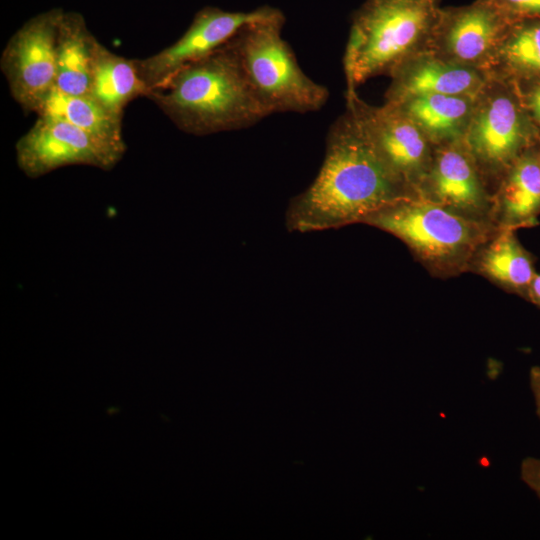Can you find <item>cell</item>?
<instances>
[{
  "label": "cell",
  "mask_w": 540,
  "mask_h": 540,
  "mask_svg": "<svg viewBox=\"0 0 540 540\" xmlns=\"http://www.w3.org/2000/svg\"><path fill=\"white\" fill-rule=\"evenodd\" d=\"M35 113L67 121L107 143L126 148L122 117L111 113L89 95H68L54 89Z\"/></svg>",
  "instance_id": "obj_20"
},
{
  "label": "cell",
  "mask_w": 540,
  "mask_h": 540,
  "mask_svg": "<svg viewBox=\"0 0 540 540\" xmlns=\"http://www.w3.org/2000/svg\"><path fill=\"white\" fill-rule=\"evenodd\" d=\"M135 59H127L95 43L90 81V96L111 113L123 117L132 100L148 95Z\"/></svg>",
  "instance_id": "obj_18"
},
{
  "label": "cell",
  "mask_w": 540,
  "mask_h": 540,
  "mask_svg": "<svg viewBox=\"0 0 540 540\" xmlns=\"http://www.w3.org/2000/svg\"><path fill=\"white\" fill-rule=\"evenodd\" d=\"M416 194L462 217L493 225V192L462 140L435 146Z\"/></svg>",
  "instance_id": "obj_11"
},
{
  "label": "cell",
  "mask_w": 540,
  "mask_h": 540,
  "mask_svg": "<svg viewBox=\"0 0 540 540\" xmlns=\"http://www.w3.org/2000/svg\"><path fill=\"white\" fill-rule=\"evenodd\" d=\"M521 101L540 132V80L513 83Z\"/></svg>",
  "instance_id": "obj_22"
},
{
  "label": "cell",
  "mask_w": 540,
  "mask_h": 540,
  "mask_svg": "<svg viewBox=\"0 0 540 540\" xmlns=\"http://www.w3.org/2000/svg\"><path fill=\"white\" fill-rule=\"evenodd\" d=\"M525 300L540 308V273L532 279Z\"/></svg>",
  "instance_id": "obj_25"
},
{
  "label": "cell",
  "mask_w": 540,
  "mask_h": 540,
  "mask_svg": "<svg viewBox=\"0 0 540 540\" xmlns=\"http://www.w3.org/2000/svg\"><path fill=\"white\" fill-rule=\"evenodd\" d=\"M146 98L178 129L196 136L244 129L270 116L230 41L179 70Z\"/></svg>",
  "instance_id": "obj_2"
},
{
  "label": "cell",
  "mask_w": 540,
  "mask_h": 540,
  "mask_svg": "<svg viewBox=\"0 0 540 540\" xmlns=\"http://www.w3.org/2000/svg\"><path fill=\"white\" fill-rule=\"evenodd\" d=\"M520 476L522 481L540 499V459L535 457L523 459L520 466Z\"/></svg>",
  "instance_id": "obj_23"
},
{
  "label": "cell",
  "mask_w": 540,
  "mask_h": 540,
  "mask_svg": "<svg viewBox=\"0 0 540 540\" xmlns=\"http://www.w3.org/2000/svg\"><path fill=\"white\" fill-rule=\"evenodd\" d=\"M513 22L486 0L443 8L428 50L447 61L485 71Z\"/></svg>",
  "instance_id": "obj_12"
},
{
  "label": "cell",
  "mask_w": 540,
  "mask_h": 540,
  "mask_svg": "<svg viewBox=\"0 0 540 540\" xmlns=\"http://www.w3.org/2000/svg\"><path fill=\"white\" fill-rule=\"evenodd\" d=\"M413 197L414 191L388 169L346 109L328 130L315 179L291 199L286 228L306 233L364 223L379 210Z\"/></svg>",
  "instance_id": "obj_1"
},
{
  "label": "cell",
  "mask_w": 540,
  "mask_h": 540,
  "mask_svg": "<svg viewBox=\"0 0 540 540\" xmlns=\"http://www.w3.org/2000/svg\"><path fill=\"white\" fill-rule=\"evenodd\" d=\"M346 102L380 159L416 194L430 168L435 146L407 116L388 104L372 106L357 94L346 97Z\"/></svg>",
  "instance_id": "obj_9"
},
{
  "label": "cell",
  "mask_w": 540,
  "mask_h": 540,
  "mask_svg": "<svg viewBox=\"0 0 540 540\" xmlns=\"http://www.w3.org/2000/svg\"><path fill=\"white\" fill-rule=\"evenodd\" d=\"M513 21L540 19V0H486Z\"/></svg>",
  "instance_id": "obj_21"
},
{
  "label": "cell",
  "mask_w": 540,
  "mask_h": 540,
  "mask_svg": "<svg viewBox=\"0 0 540 540\" xmlns=\"http://www.w3.org/2000/svg\"><path fill=\"white\" fill-rule=\"evenodd\" d=\"M530 388L534 397L536 413L540 418V366H533L529 372Z\"/></svg>",
  "instance_id": "obj_24"
},
{
  "label": "cell",
  "mask_w": 540,
  "mask_h": 540,
  "mask_svg": "<svg viewBox=\"0 0 540 540\" xmlns=\"http://www.w3.org/2000/svg\"><path fill=\"white\" fill-rule=\"evenodd\" d=\"M468 272L524 299L537 273L534 256L518 240L516 231L509 229H498L478 248Z\"/></svg>",
  "instance_id": "obj_15"
},
{
  "label": "cell",
  "mask_w": 540,
  "mask_h": 540,
  "mask_svg": "<svg viewBox=\"0 0 540 540\" xmlns=\"http://www.w3.org/2000/svg\"><path fill=\"white\" fill-rule=\"evenodd\" d=\"M476 97L421 94L385 104L407 116L434 146H440L463 140Z\"/></svg>",
  "instance_id": "obj_16"
},
{
  "label": "cell",
  "mask_w": 540,
  "mask_h": 540,
  "mask_svg": "<svg viewBox=\"0 0 540 540\" xmlns=\"http://www.w3.org/2000/svg\"><path fill=\"white\" fill-rule=\"evenodd\" d=\"M462 141L493 192L512 163L540 142V132L515 85L489 78L475 99Z\"/></svg>",
  "instance_id": "obj_6"
},
{
  "label": "cell",
  "mask_w": 540,
  "mask_h": 540,
  "mask_svg": "<svg viewBox=\"0 0 540 540\" xmlns=\"http://www.w3.org/2000/svg\"><path fill=\"white\" fill-rule=\"evenodd\" d=\"M540 142L520 155L493 191L492 223L517 231L539 224Z\"/></svg>",
  "instance_id": "obj_14"
},
{
  "label": "cell",
  "mask_w": 540,
  "mask_h": 540,
  "mask_svg": "<svg viewBox=\"0 0 540 540\" xmlns=\"http://www.w3.org/2000/svg\"><path fill=\"white\" fill-rule=\"evenodd\" d=\"M485 72L512 83L540 80V19L514 21Z\"/></svg>",
  "instance_id": "obj_19"
},
{
  "label": "cell",
  "mask_w": 540,
  "mask_h": 540,
  "mask_svg": "<svg viewBox=\"0 0 540 540\" xmlns=\"http://www.w3.org/2000/svg\"><path fill=\"white\" fill-rule=\"evenodd\" d=\"M63 12L53 8L30 18L2 52L0 67L10 93L27 112H36L55 89L57 35Z\"/></svg>",
  "instance_id": "obj_7"
},
{
  "label": "cell",
  "mask_w": 540,
  "mask_h": 540,
  "mask_svg": "<svg viewBox=\"0 0 540 540\" xmlns=\"http://www.w3.org/2000/svg\"><path fill=\"white\" fill-rule=\"evenodd\" d=\"M277 10L269 6L248 12L204 7L176 42L152 56L135 59L140 77L149 92L159 89L179 70L225 45L244 26L267 18Z\"/></svg>",
  "instance_id": "obj_10"
},
{
  "label": "cell",
  "mask_w": 540,
  "mask_h": 540,
  "mask_svg": "<svg viewBox=\"0 0 540 540\" xmlns=\"http://www.w3.org/2000/svg\"><path fill=\"white\" fill-rule=\"evenodd\" d=\"M284 22V15L277 10L244 26L230 43L252 90L270 115L316 112L327 103L329 90L299 66L282 37Z\"/></svg>",
  "instance_id": "obj_5"
},
{
  "label": "cell",
  "mask_w": 540,
  "mask_h": 540,
  "mask_svg": "<svg viewBox=\"0 0 540 540\" xmlns=\"http://www.w3.org/2000/svg\"><path fill=\"white\" fill-rule=\"evenodd\" d=\"M15 150L18 167L30 178L71 165L109 171L126 152L67 121L42 116L17 141Z\"/></svg>",
  "instance_id": "obj_8"
},
{
  "label": "cell",
  "mask_w": 540,
  "mask_h": 540,
  "mask_svg": "<svg viewBox=\"0 0 540 540\" xmlns=\"http://www.w3.org/2000/svg\"><path fill=\"white\" fill-rule=\"evenodd\" d=\"M442 11L439 0H365L353 17L343 57L346 97L428 50Z\"/></svg>",
  "instance_id": "obj_3"
},
{
  "label": "cell",
  "mask_w": 540,
  "mask_h": 540,
  "mask_svg": "<svg viewBox=\"0 0 540 540\" xmlns=\"http://www.w3.org/2000/svg\"><path fill=\"white\" fill-rule=\"evenodd\" d=\"M389 76L385 103L421 94L476 97L489 80L485 71L447 61L429 50L405 60Z\"/></svg>",
  "instance_id": "obj_13"
},
{
  "label": "cell",
  "mask_w": 540,
  "mask_h": 540,
  "mask_svg": "<svg viewBox=\"0 0 540 540\" xmlns=\"http://www.w3.org/2000/svg\"><path fill=\"white\" fill-rule=\"evenodd\" d=\"M96 41L80 13L63 12L57 35L55 90L68 95L90 96L91 68Z\"/></svg>",
  "instance_id": "obj_17"
},
{
  "label": "cell",
  "mask_w": 540,
  "mask_h": 540,
  "mask_svg": "<svg viewBox=\"0 0 540 540\" xmlns=\"http://www.w3.org/2000/svg\"><path fill=\"white\" fill-rule=\"evenodd\" d=\"M363 224L401 240L428 273L440 279L468 272L478 248L498 229L462 217L418 197L399 200L368 217Z\"/></svg>",
  "instance_id": "obj_4"
}]
</instances>
